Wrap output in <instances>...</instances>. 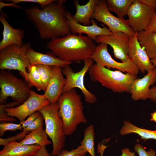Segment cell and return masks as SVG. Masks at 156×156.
<instances>
[{"label":"cell","instance_id":"6da1fadb","mask_svg":"<svg viewBox=\"0 0 156 156\" xmlns=\"http://www.w3.org/2000/svg\"><path fill=\"white\" fill-rule=\"evenodd\" d=\"M64 1L56 0L41 9L36 7L25 9L27 18L42 38L51 40L71 34L66 17L67 11L63 4Z\"/></svg>","mask_w":156,"mask_h":156},{"label":"cell","instance_id":"7a4b0ae2","mask_svg":"<svg viewBox=\"0 0 156 156\" xmlns=\"http://www.w3.org/2000/svg\"><path fill=\"white\" fill-rule=\"evenodd\" d=\"M96 47L93 40L88 36L72 33L51 40L47 45L55 56L71 63L91 58Z\"/></svg>","mask_w":156,"mask_h":156},{"label":"cell","instance_id":"3957f363","mask_svg":"<svg viewBox=\"0 0 156 156\" xmlns=\"http://www.w3.org/2000/svg\"><path fill=\"white\" fill-rule=\"evenodd\" d=\"M57 102L58 114L63 121L66 135L73 134L79 124L87 122L81 96L75 88L62 93Z\"/></svg>","mask_w":156,"mask_h":156},{"label":"cell","instance_id":"277c9868","mask_svg":"<svg viewBox=\"0 0 156 156\" xmlns=\"http://www.w3.org/2000/svg\"><path fill=\"white\" fill-rule=\"evenodd\" d=\"M88 71L92 81L98 82L115 93L129 92L133 82L137 78V76L118 70H112L96 63Z\"/></svg>","mask_w":156,"mask_h":156},{"label":"cell","instance_id":"5b68a950","mask_svg":"<svg viewBox=\"0 0 156 156\" xmlns=\"http://www.w3.org/2000/svg\"><path fill=\"white\" fill-rule=\"evenodd\" d=\"M57 102L44 106L38 112L42 115L45 125V131L53 144L51 155L57 156L63 150L65 142L62 120L58 114Z\"/></svg>","mask_w":156,"mask_h":156},{"label":"cell","instance_id":"8992f818","mask_svg":"<svg viewBox=\"0 0 156 156\" xmlns=\"http://www.w3.org/2000/svg\"><path fill=\"white\" fill-rule=\"evenodd\" d=\"M30 46L29 43L21 46L12 44L0 51V69L18 70L28 83L27 69L30 64L26 54Z\"/></svg>","mask_w":156,"mask_h":156},{"label":"cell","instance_id":"52a82bcc","mask_svg":"<svg viewBox=\"0 0 156 156\" xmlns=\"http://www.w3.org/2000/svg\"><path fill=\"white\" fill-rule=\"evenodd\" d=\"M2 70L0 73V105L5 104L9 97L21 104L23 103L30 96L31 87L13 74Z\"/></svg>","mask_w":156,"mask_h":156},{"label":"cell","instance_id":"ba28073f","mask_svg":"<svg viewBox=\"0 0 156 156\" xmlns=\"http://www.w3.org/2000/svg\"><path fill=\"white\" fill-rule=\"evenodd\" d=\"M92 18L107 25L113 34L121 32L131 37L136 33L130 26L127 20L116 17L110 12L106 0H98Z\"/></svg>","mask_w":156,"mask_h":156},{"label":"cell","instance_id":"9c48e42d","mask_svg":"<svg viewBox=\"0 0 156 156\" xmlns=\"http://www.w3.org/2000/svg\"><path fill=\"white\" fill-rule=\"evenodd\" d=\"M84 66L78 72L75 73L69 65L62 68V73L65 76L66 83L62 90V93L68 91L75 88H78L83 94L86 101L89 103L93 104L97 100L95 95L89 91L84 84V77L91 66L94 64L91 58L83 61Z\"/></svg>","mask_w":156,"mask_h":156},{"label":"cell","instance_id":"30bf717a","mask_svg":"<svg viewBox=\"0 0 156 156\" xmlns=\"http://www.w3.org/2000/svg\"><path fill=\"white\" fill-rule=\"evenodd\" d=\"M107 44L101 43L96 46L91 58L97 64L110 69H116L122 72L137 76L139 70L129 58L125 62H118L114 59L108 51Z\"/></svg>","mask_w":156,"mask_h":156},{"label":"cell","instance_id":"8fae6325","mask_svg":"<svg viewBox=\"0 0 156 156\" xmlns=\"http://www.w3.org/2000/svg\"><path fill=\"white\" fill-rule=\"evenodd\" d=\"M30 95L23 103L14 107H5L3 105L0 107L3 108L6 114L17 118L21 124L26 118L34 113L38 111L42 108L50 103L43 94H39L31 90Z\"/></svg>","mask_w":156,"mask_h":156},{"label":"cell","instance_id":"7c38bea8","mask_svg":"<svg viewBox=\"0 0 156 156\" xmlns=\"http://www.w3.org/2000/svg\"><path fill=\"white\" fill-rule=\"evenodd\" d=\"M155 10L156 8L146 5L140 0H134L127 14L130 26L135 32L146 30Z\"/></svg>","mask_w":156,"mask_h":156},{"label":"cell","instance_id":"4fadbf2b","mask_svg":"<svg viewBox=\"0 0 156 156\" xmlns=\"http://www.w3.org/2000/svg\"><path fill=\"white\" fill-rule=\"evenodd\" d=\"M130 38L125 34L119 32L112 35L99 36L95 41L97 43H104L110 45L113 49L115 57L121 62H125L129 59L128 53Z\"/></svg>","mask_w":156,"mask_h":156},{"label":"cell","instance_id":"5bb4252c","mask_svg":"<svg viewBox=\"0 0 156 156\" xmlns=\"http://www.w3.org/2000/svg\"><path fill=\"white\" fill-rule=\"evenodd\" d=\"M137 32L130 38L128 55L129 58L142 73L153 70L156 67L151 63L145 50L141 46L137 37Z\"/></svg>","mask_w":156,"mask_h":156},{"label":"cell","instance_id":"9a60e30c","mask_svg":"<svg viewBox=\"0 0 156 156\" xmlns=\"http://www.w3.org/2000/svg\"><path fill=\"white\" fill-rule=\"evenodd\" d=\"M62 68L53 66L51 76L43 95L51 104L57 103L62 94L66 79L64 77Z\"/></svg>","mask_w":156,"mask_h":156},{"label":"cell","instance_id":"2e32d148","mask_svg":"<svg viewBox=\"0 0 156 156\" xmlns=\"http://www.w3.org/2000/svg\"><path fill=\"white\" fill-rule=\"evenodd\" d=\"M66 17L72 34H77L78 35L85 34L87 35L88 36L94 41L99 36L110 35L113 34L108 28L105 26L101 27L98 26L94 19L91 20V25L85 26L75 21L72 18V16L69 12H67L66 13Z\"/></svg>","mask_w":156,"mask_h":156},{"label":"cell","instance_id":"e0dca14e","mask_svg":"<svg viewBox=\"0 0 156 156\" xmlns=\"http://www.w3.org/2000/svg\"><path fill=\"white\" fill-rule=\"evenodd\" d=\"M156 82V67L142 78H137L133 82L129 93L133 100L148 98L150 87Z\"/></svg>","mask_w":156,"mask_h":156},{"label":"cell","instance_id":"ac0fdd59","mask_svg":"<svg viewBox=\"0 0 156 156\" xmlns=\"http://www.w3.org/2000/svg\"><path fill=\"white\" fill-rule=\"evenodd\" d=\"M0 21L3 26V38L0 42V51L8 46L16 44L22 45L25 31L22 29H15L9 24L5 17L1 14Z\"/></svg>","mask_w":156,"mask_h":156},{"label":"cell","instance_id":"d6986e66","mask_svg":"<svg viewBox=\"0 0 156 156\" xmlns=\"http://www.w3.org/2000/svg\"><path fill=\"white\" fill-rule=\"evenodd\" d=\"M26 54L31 64L58 66L63 68L72 63L63 61L53 54H44L37 52L31 47L28 49Z\"/></svg>","mask_w":156,"mask_h":156},{"label":"cell","instance_id":"ffe728a7","mask_svg":"<svg viewBox=\"0 0 156 156\" xmlns=\"http://www.w3.org/2000/svg\"><path fill=\"white\" fill-rule=\"evenodd\" d=\"M41 146L37 144L24 145L16 141L10 142L0 151V156H30L36 153Z\"/></svg>","mask_w":156,"mask_h":156},{"label":"cell","instance_id":"44dd1931","mask_svg":"<svg viewBox=\"0 0 156 156\" xmlns=\"http://www.w3.org/2000/svg\"><path fill=\"white\" fill-rule=\"evenodd\" d=\"M98 0H90L84 5L79 4V1L74 2L76 9L75 14L72 16L73 20L77 23L85 26L90 25L91 19L93 15L95 5Z\"/></svg>","mask_w":156,"mask_h":156},{"label":"cell","instance_id":"7402d4cb","mask_svg":"<svg viewBox=\"0 0 156 156\" xmlns=\"http://www.w3.org/2000/svg\"><path fill=\"white\" fill-rule=\"evenodd\" d=\"M137 37L150 58H156V31L150 32L143 31L137 32Z\"/></svg>","mask_w":156,"mask_h":156},{"label":"cell","instance_id":"603a6c76","mask_svg":"<svg viewBox=\"0 0 156 156\" xmlns=\"http://www.w3.org/2000/svg\"><path fill=\"white\" fill-rule=\"evenodd\" d=\"M43 127H40L27 135L19 142L22 144H37L41 146L51 144L52 142L48 140Z\"/></svg>","mask_w":156,"mask_h":156},{"label":"cell","instance_id":"cb8c5ba5","mask_svg":"<svg viewBox=\"0 0 156 156\" xmlns=\"http://www.w3.org/2000/svg\"><path fill=\"white\" fill-rule=\"evenodd\" d=\"M123 123L124 125L120 131L121 135L134 133L138 134L142 140H156V130L152 131L140 128L127 120L124 121Z\"/></svg>","mask_w":156,"mask_h":156},{"label":"cell","instance_id":"d4e9b609","mask_svg":"<svg viewBox=\"0 0 156 156\" xmlns=\"http://www.w3.org/2000/svg\"><path fill=\"white\" fill-rule=\"evenodd\" d=\"M109 11L114 12L118 17L124 18L127 15L129 8L134 0H106Z\"/></svg>","mask_w":156,"mask_h":156},{"label":"cell","instance_id":"484cf974","mask_svg":"<svg viewBox=\"0 0 156 156\" xmlns=\"http://www.w3.org/2000/svg\"><path fill=\"white\" fill-rule=\"evenodd\" d=\"M95 136L94 127L92 124H91L85 130L83 138L80 142V145L91 156H96L94 151Z\"/></svg>","mask_w":156,"mask_h":156},{"label":"cell","instance_id":"4316f807","mask_svg":"<svg viewBox=\"0 0 156 156\" xmlns=\"http://www.w3.org/2000/svg\"><path fill=\"white\" fill-rule=\"evenodd\" d=\"M27 70L28 73V83L30 86L35 87L39 91L42 90L45 91L46 88L35 65L30 64Z\"/></svg>","mask_w":156,"mask_h":156},{"label":"cell","instance_id":"83f0119b","mask_svg":"<svg viewBox=\"0 0 156 156\" xmlns=\"http://www.w3.org/2000/svg\"><path fill=\"white\" fill-rule=\"evenodd\" d=\"M34 65L40 75L42 82L46 88L51 76L53 66L40 64Z\"/></svg>","mask_w":156,"mask_h":156},{"label":"cell","instance_id":"f1b7e54d","mask_svg":"<svg viewBox=\"0 0 156 156\" xmlns=\"http://www.w3.org/2000/svg\"><path fill=\"white\" fill-rule=\"evenodd\" d=\"M17 130H22L21 124H17L11 122H2L0 124V137H2L7 131H16Z\"/></svg>","mask_w":156,"mask_h":156},{"label":"cell","instance_id":"f546056e","mask_svg":"<svg viewBox=\"0 0 156 156\" xmlns=\"http://www.w3.org/2000/svg\"><path fill=\"white\" fill-rule=\"evenodd\" d=\"M86 152L81 145L70 151L62 150L57 156H85Z\"/></svg>","mask_w":156,"mask_h":156},{"label":"cell","instance_id":"4dcf8cb0","mask_svg":"<svg viewBox=\"0 0 156 156\" xmlns=\"http://www.w3.org/2000/svg\"><path fill=\"white\" fill-rule=\"evenodd\" d=\"M44 120L43 117L41 114L33 122L27 127L23 129L22 130L29 134L39 127H43Z\"/></svg>","mask_w":156,"mask_h":156},{"label":"cell","instance_id":"1f68e13d","mask_svg":"<svg viewBox=\"0 0 156 156\" xmlns=\"http://www.w3.org/2000/svg\"><path fill=\"white\" fill-rule=\"evenodd\" d=\"M135 151L139 156H155V152L152 149L146 151L144 148L139 144H136L134 147Z\"/></svg>","mask_w":156,"mask_h":156},{"label":"cell","instance_id":"d6a6232c","mask_svg":"<svg viewBox=\"0 0 156 156\" xmlns=\"http://www.w3.org/2000/svg\"><path fill=\"white\" fill-rule=\"evenodd\" d=\"M54 0H9L7 1H11L15 4L21 2H32L39 4L42 8L51 3L55 1Z\"/></svg>","mask_w":156,"mask_h":156},{"label":"cell","instance_id":"836d02e7","mask_svg":"<svg viewBox=\"0 0 156 156\" xmlns=\"http://www.w3.org/2000/svg\"><path fill=\"white\" fill-rule=\"evenodd\" d=\"M41 114L38 111L36 112L29 116L26 120H25L21 124L22 129H24L33 122Z\"/></svg>","mask_w":156,"mask_h":156},{"label":"cell","instance_id":"e575fe53","mask_svg":"<svg viewBox=\"0 0 156 156\" xmlns=\"http://www.w3.org/2000/svg\"><path fill=\"white\" fill-rule=\"evenodd\" d=\"M16 119L14 117L8 115L3 108L0 107V122H14Z\"/></svg>","mask_w":156,"mask_h":156},{"label":"cell","instance_id":"d590c367","mask_svg":"<svg viewBox=\"0 0 156 156\" xmlns=\"http://www.w3.org/2000/svg\"><path fill=\"white\" fill-rule=\"evenodd\" d=\"M145 31L150 32L156 31V12Z\"/></svg>","mask_w":156,"mask_h":156},{"label":"cell","instance_id":"8d00e7d4","mask_svg":"<svg viewBox=\"0 0 156 156\" xmlns=\"http://www.w3.org/2000/svg\"><path fill=\"white\" fill-rule=\"evenodd\" d=\"M48 152L45 146H41L39 149L35 154L30 156H51Z\"/></svg>","mask_w":156,"mask_h":156},{"label":"cell","instance_id":"74e56055","mask_svg":"<svg viewBox=\"0 0 156 156\" xmlns=\"http://www.w3.org/2000/svg\"><path fill=\"white\" fill-rule=\"evenodd\" d=\"M148 99L156 103V86H153L150 88Z\"/></svg>","mask_w":156,"mask_h":156},{"label":"cell","instance_id":"f35d334b","mask_svg":"<svg viewBox=\"0 0 156 156\" xmlns=\"http://www.w3.org/2000/svg\"><path fill=\"white\" fill-rule=\"evenodd\" d=\"M146 5L155 8H156V0H140Z\"/></svg>","mask_w":156,"mask_h":156},{"label":"cell","instance_id":"ab89813d","mask_svg":"<svg viewBox=\"0 0 156 156\" xmlns=\"http://www.w3.org/2000/svg\"><path fill=\"white\" fill-rule=\"evenodd\" d=\"M15 4L14 3H3L2 1H0V11L1 10V9L3 7H5L6 6H12V7H16L17 8H21L17 5L15 4Z\"/></svg>","mask_w":156,"mask_h":156},{"label":"cell","instance_id":"60d3db41","mask_svg":"<svg viewBox=\"0 0 156 156\" xmlns=\"http://www.w3.org/2000/svg\"><path fill=\"white\" fill-rule=\"evenodd\" d=\"M151 120L153 121L156 123V111H154L151 113Z\"/></svg>","mask_w":156,"mask_h":156},{"label":"cell","instance_id":"b9f144b4","mask_svg":"<svg viewBox=\"0 0 156 156\" xmlns=\"http://www.w3.org/2000/svg\"><path fill=\"white\" fill-rule=\"evenodd\" d=\"M150 61L153 65L156 67V58L151 59Z\"/></svg>","mask_w":156,"mask_h":156},{"label":"cell","instance_id":"7bdbcfd3","mask_svg":"<svg viewBox=\"0 0 156 156\" xmlns=\"http://www.w3.org/2000/svg\"><path fill=\"white\" fill-rule=\"evenodd\" d=\"M122 156H127L126 154L124 153H122Z\"/></svg>","mask_w":156,"mask_h":156},{"label":"cell","instance_id":"ee69618b","mask_svg":"<svg viewBox=\"0 0 156 156\" xmlns=\"http://www.w3.org/2000/svg\"><path fill=\"white\" fill-rule=\"evenodd\" d=\"M156 12V10H155V12Z\"/></svg>","mask_w":156,"mask_h":156}]
</instances>
